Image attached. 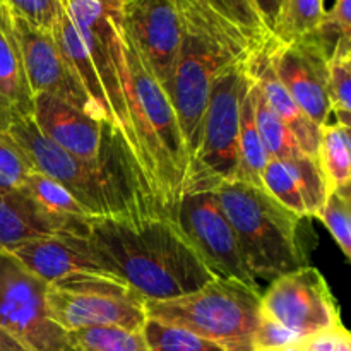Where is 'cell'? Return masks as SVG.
I'll use <instances>...</instances> for the list:
<instances>
[{
  "label": "cell",
  "instance_id": "cell-1",
  "mask_svg": "<svg viewBox=\"0 0 351 351\" xmlns=\"http://www.w3.org/2000/svg\"><path fill=\"white\" fill-rule=\"evenodd\" d=\"M86 237L106 269L144 300L184 297L216 278L167 216L91 219Z\"/></svg>",
  "mask_w": 351,
  "mask_h": 351
},
{
  "label": "cell",
  "instance_id": "cell-2",
  "mask_svg": "<svg viewBox=\"0 0 351 351\" xmlns=\"http://www.w3.org/2000/svg\"><path fill=\"white\" fill-rule=\"evenodd\" d=\"M175 2L180 16L182 41L171 79L170 101L191 163L199 146L213 82L233 62L249 57L259 47L208 3Z\"/></svg>",
  "mask_w": 351,
  "mask_h": 351
},
{
  "label": "cell",
  "instance_id": "cell-3",
  "mask_svg": "<svg viewBox=\"0 0 351 351\" xmlns=\"http://www.w3.org/2000/svg\"><path fill=\"white\" fill-rule=\"evenodd\" d=\"M125 88L139 160L161 216L177 218L187 177V151L170 98L122 36Z\"/></svg>",
  "mask_w": 351,
  "mask_h": 351
},
{
  "label": "cell",
  "instance_id": "cell-4",
  "mask_svg": "<svg viewBox=\"0 0 351 351\" xmlns=\"http://www.w3.org/2000/svg\"><path fill=\"white\" fill-rule=\"evenodd\" d=\"M0 136L26 158L34 171L60 184L93 219L160 215L144 195L123 184L112 171L81 160L51 143L38 130L31 115L2 113Z\"/></svg>",
  "mask_w": 351,
  "mask_h": 351
},
{
  "label": "cell",
  "instance_id": "cell-5",
  "mask_svg": "<svg viewBox=\"0 0 351 351\" xmlns=\"http://www.w3.org/2000/svg\"><path fill=\"white\" fill-rule=\"evenodd\" d=\"M228 218L247 269L256 280L311 266L302 242V219L274 201L264 189L228 182L215 191Z\"/></svg>",
  "mask_w": 351,
  "mask_h": 351
},
{
  "label": "cell",
  "instance_id": "cell-6",
  "mask_svg": "<svg viewBox=\"0 0 351 351\" xmlns=\"http://www.w3.org/2000/svg\"><path fill=\"white\" fill-rule=\"evenodd\" d=\"M146 315L161 324L201 336L223 351H254L252 338L261 317V291L242 281L216 276L184 297L146 300Z\"/></svg>",
  "mask_w": 351,
  "mask_h": 351
},
{
  "label": "cell",
  "instance_id": "cell-7",
  "mask_svg": "<svg viewBox=\"0 0 351 351\" xmlns=\"http://www.w3.org/2000/svg\"><path fill=\"white\" fill-rule=\"evenodd\" d=\"M249 57L233 62L213 82L197 151L187 168L184 195L215 192L237 178L240 115L250 82Z\"/></svg>",
  "mask_w": 351,
  "mask_h": 351
},
{
  "label": "cell",
  "instance_id": "cell-8",
  "mask_svg": "<svg viewBox=\"0 0 351 351\" xmlns=\"http://www.w3.org/2000/svg\"><path fill=\"white\" fill-rule=\"evenodd\" d=\"M50 319L64 331L122 328L143 331L146 300L123 281L108 276H74L47 285Z\"/></svg>",
  "mask_w": 351,
  "mask_h": 351
},
{
  "label": "cell",
  "instance_id": "cell-9",
  "mask_svg": "<svg viewBox=\"0 0 351 351\" xmlns=\"http://www.w3.org/2000/svg\"><path fill=\"white\" fill-rule=\"evenodd\" d=\"M60 2L71 16L91 57L108 103L110 120L122 134L127 146L136 154L141 165L139 147H137L125 88H123L125 58H123L120 19L113 16L99 0H60Z\"/></svg>",
  "mask_w": 351,
  "mask_h": 351
},
{
  "label": "cell",
  "instance_id": "cell-10",
  "mask_svg": "<svg viewBox=\"0 0 351 351\" xmlns=\"http://www.w3.org/2000/svg\"><path fill=\"white\" fill-rule=\"evenodd\" d=\"M0 328L29 351H72L67 331L50 319L47 285L0 254Z\"/></svg>",
  "mask_w": 351,
  "mask_h": 351
},
{
  "label": "cell",
  "instance_id": "cell-11",
  "mask_svg": "<svg viewBox=\"0 0 351 351\" xmlns=\"http://www.w3.org/2000/svg\"><path fill=\"white\" fill-rule=\"evenodd\" d=\"M261 314L280 322L300 339L343 324L328 281L314 266L271 281L266 293L261 295Z\"/></svg>",
  "mask_w": 351,
  "mask_h": 351
},
{
  "label": "cell",
  "instance_id": "cell-12",
  "mask_svg": "<svg viewBox=\"0 0 351 351\" xmlns=\"http://www.w3.org/2000/svg\"><path fill=\"white\" fill-rule=\"evenodd\" d=\"M175 221L215 276L259 288L243 263L235 233L215 192L185 194L178 204Z\"/></svg>",
  "mask_w": 351,
  "mask_h": 351
},
{
  "label": "cell",
  "instance_id": "cell-13",
  "mask_svg": "<svg viewBox=\"0 0 351 351\" xmlns=\"http://www.w3.org/2000/svg\"><path fill=\"white\" fill-rule=\"evenodd\" d=\"M120 33L136 48L149 74L170 98L182 41L175 0H129L120 14Z\"/></svg>",
  "mask_w": 351,
  "mask_h": 351
},
{
  "label": "cell",
  "instance_id": "cell-14",
  "mask_svg": "<svg viewBox=\"0 0 351 351\" xmlns=\"http://www.w3.org/2000/svg\"><path fill=\"white\" fill-rule=\"evenodd\" d=\"M14 36L19 45L24 74L33 95H48L69 103L74 108L98 120L110 122L108 117L93 103L74 74L69 62L58 50L53 36L48 31L36 29L23 19L10 16Z\"/></svg>",
  "mask_w": 351,
  "mask_h": 351
},
{
  "label": "cell",
  "instance_id": "cell-15",
  "mask_svg": "<svg viewBox=\"0 0 351 351\" xmlns=\"http://www.w3.org/2000/svg\"><path fill=\"white\" fill-rule=\"evenodd\" d=\"M267 48L278 79L302 112L315 125L329 123L332 113L328 95L329 51L311 34L288 45L271 34Z\"/></svg>",
  "mask_w": 351,
  "mask_h": 351
},
{
  "label": "cell",
  "instance_id": "cell-16",
  "mask_svg": "<svg viewBox=\"0 0 351 351\" xmlns=\"http://www.w3.org/2000/svg\"><path fill=\"white\" fill-rule=\"evenodd\" d=\"M2 254L16 261L45 285L74 276L115 278L101 263L86 235L55 233L33 237Z\"/></svg>",
  "mask_w": 351,
  "mask_h": 351
},
{
  "label": "cell",
  "instance_id": "cell-17",
  "mask_svg": "<svg viewBox=\"0 0 351 351\" xmlns=\"http://www.w3.org/2000/svg\"><path fill=\"white\" fill-rule=\"evenodd\" d=\"M269 40V38H267ZM267 40L252 51L249 57V72L252 75L254 81L259 86L261 93L266 98L267 105L274 110L278 117L283 120L285 125L291 132V136L297 141L298 147L302 153L307 156L315 158L317 156L319 147V132L321 127L315 125L304 112L300 106L295 103L290 93L287 91L281 81L278 79L276 72H274L273 64H271L269 48H267Z\"/></svg>",
  "mask_w": 351,
  "mask_h": 351
},
{
  "label": "cell",
  "instance_id": "cell-18",
  "mask_svg": "<svg viewBox=\"0 0 351 351\" xmlns=\"http://www.w3.org/2000/svg\"><path fill=\"white\" fill-rule=\"evenodd\" d=\"M17 189L58 233L88 235L89 213L50 177L33 170Z\"/></svg>",
  "mask_w": 351,
  "mask_h": 351
},
{
  "label": "cell",
  "instance_id": "cell-19",
  "mask_svg": "<svg viewBox=\"0 0 351 351\" xmlns=\"http://www.w3.org/2000/svg\"><path fill=\"white\" fill-rule=\"evenodd\" d=\"M31 112L33 95L24 74L19 45L14 36L9 10L0 3V115H31Z\"/></svg>",
  "mask_w": 351,
  "mask_h": 351
},
{
  "label": "cell",
  "instance_id": "cell-20",
  "mask_svg": "<svg viewBox=\"0 0 351 351\" xmlns=\"http://www.w3.org/2000/svg\"><path fill=\"white\" fill-rule=\"evenodd\" d=\"M58 233L29 201L7 180L0 178V254L16 243L40 235Z\"/></svg>",
  "mask_w": 351,
  "mask_h": 351
},
{
  "label": "cell",
  "instance_id": "cell-21",
  "mask_svg": "<svg viewBox=\"0 0 351 351\" xmlns=\"http://www.w3.org/2000/svg\"><path fill=\"white\" fill-rule=\"evenodd\" d=\"M50 33L51 36H53L55 43H57L58 50L62 51V55H64L65 60L69 62V65L72 67L74 74L77 75L79 82L82 84L84 91L88 93V96L93 99V103H95L110 120L108 103H106L105 93H103L101 82H99L98 74H96L95 65H93L91 57H89L88 50H86L84 43H82L81 36H79L77 29H75L74 23H72L71 16H69V12L65 10L64 5H60V9H58L57 19H55L53 27H51ZM110 122H112V120H110Z\"/></svg>",
  "mask_w": 351,
  "mask_h": 351
},
{
  "label": "cell",
  "instance_id": "cell-22",
  "mask_svg": "<svg viewBox=\"0 0 351 351\" xmlns=\"http://www.w3.org/2000/svg\"><path fill=\"white\" fill-rule=\"evenodd\" d=\"M319 168L324 178L326 192L350 191L351 184V141L350 129L339 123H326L319 132Z\"/></svg>",
  "mask_w": 351,
  "mask_h": 351
},
{
  "label": "cell",
  "instance_id": "cell-23",
  "mask_svg": "<svg viewBox=\"0 0 351 351\" xmlns=\"http://www.w3.org/2000/svg\"><path fill=\"white\" fill-rule=\"evenodd\" d=\"M267 160H269V154L264 147L256 120H254L252 91H250L249 82V89H247L242 103V115H240L239 168H237L235 180L263 189V170Z\"/></svg>",
  "mask_w": 351,
  "mask_h": 351
},
{
  "label": "cell",
  "instance_id": "cell-24",
  "mask_svg": "<svg viewBox=\"0 0 351 351\" xmlns=\"http://www.w3.org/2000/svg\"><path fill=\"white\" fill-rule=\"evenodd\" d=\"M250 91H252L254 120H256L257 130H259V136L263 139V144L269 158L287 160V158H293L300 154L302 149L298 147L295 137L291 136V132L285 125L283 120L267 105L266 98L261 93L259 86L254 81L252 75H250Z\"/></svg>",
  "mask_w": 351,
  "mask_h": 351
},
{
  "label": "cell",
  "instance_id": "cell-25",
  "mask_svg": "<svg viewBox=\"0 0 351 351\" xmlns=\"http://www.w3.org/2000/svg\"><path fill=\"white\" fill-rule=\"evenodd\" d=\"M328 95L339 125L351 122V40L343 38L328 58Z\"/></svg>",
  "mask_w": 351,
  "mask_h": 351
},
{
  "label": "cell",
  "instance_id": "cell-26",
  "mask_svg": "<svg viewBox=\"0 0 351 351\" xmlns=\"http://www.w3.org/2000/svg\"><path fill=\"white\" fill-rule=\"evenodd\" d=\"M324 12V0H283L271 34L280 43H293L314 33Z\"/></svg>",
  "mask_w": 351,
  "mask_h": 351
},
{
  "label": "cell",
  "instance_id": "cell-27",
  "mask_svg": "<svg viewBox=\"0 0 351 351\" xmlns=\"http://www.w3.org/2000/svg\"><path fill=\"white\" fill-rule=\"evenodd\" d=\"M72 351H149L143 331L89 328L67 332Z\"/></svg>",
  "mask_w": 351,
  "mask_h": 351
},
{
  "label": "cell",
  "instance_id": "cell-28",
  "mask_svg": "<svg viewBox=\"0 0 351 351\" xmlns=\"http://www.w3.org/2000/svg\"><path fill=\"white\" fill-rule=\"evenodd\" d=\"M280 161L285 165L288 173L291 175V178L297 184L298 192L304 199L305 209H307V216L314 218L315 213L319 211V208L324 204L326 197H328L324 178H322L317 160L300 153L297 156Z\"/></svg>",
  "mask_w": 351,
  "mask_h": 351
},
{
  "label": "cell",
  "instance_id": "cell-29",
  "mask_svg": "<svg viewBox=\"0 0 351 351\" xmlns=\"http://www.w3.org/2000/svg\"><path fill=\"white\" fill-rule=\"evenodd\" d=\"M149 351H223L218 345L197 335L147 319L143 328Z\"/></svg>",
  "mask_w": 351,
  "mask_h": 351
},
{
  "label": "cell",
  "instance_id": "cell-30",
  "mask_svg": "<svg viewBox=\"0 0 351 351\" xmlns=\"http://www.w3.org/2000/svg\"><path fill=\"white\" fill-rule=\"evenodd\" d=\"M206 3L218 16L239 27L257 47H261L271 36L257 12L254 0H206Z\"/></svg>",
  "mask_w": 351,
  "mask_h": 351
},
{
  "label": "cell",
  "instance_id": "cell-31",
  "mask_svg": "<svg viewBox=\"0 0 351 351\" xmlns=\"http://www.w3.org/2000/svg\"><path fill=\"white\" fill-rule=\"evenodd\" d=\"M314 218H319L329 230L331 237L346 259H351V211L350 191L332 192L326 197Z\"/></svg>",
  "mask_w": 351,
  "mask_h": 351
},
{
  "label": "cell",
  "instance_id": "cell-32",
  "mask_svg": "<svg viewBox=\"0 0 351 351\" xmlns=\"http://www.w3.org/2000/svg\"><path fill=\"white\" fill-rule=\"evenodd\" d=\"M263 189L274 199L280 202L288 211L295 213L300 218H308L307 209H305L304 199L298 192L297 184L288 173L285 165L276 158H269L263 170Z\"/></svg>",
  "mask_w": 351,
  "mask_h": 351
},
{
  "label": "cell",
  "instance_id": "cell-33",
  "mask_svg": "<svg viewBox=\"0 0 351 351\" xmlns=\"http://www.w3.org/2000/svg\"><path fill=\"white\" fill-rule=\"evenodd\" d=\"M311 34L329 53L339 40H351V0H335L331 9L324 12L317 29Z\"/></svg>",
  "mask_w": 351,
  "mask_h": 351
},
{
  "label": "cell",
  "instance_id": "cell-34",
  "mask_svg": "<svg viewBox=\"0 0 351 351\" xmlns=\"http://www.w3.org/2000/svg\"><path fill=\"white\" fill-rule=\"evenodd\" d=\"M10 16L23 19L36 29L50 33L57 19L60 0H2Z\"/></svg>",
  "mask_w": 351,
  "mask_h": 351
},
{
  "label": "cell",
  "instance_id": "cell-35",
  "mask_svg": "<svg viewBox=\"0 0 351 351\" xmlns=\"http://www.w3.org/2000/svg\"><path fill=\"white\" fill-rule=\"evenodd\" d=\"M298 341L300 338L295 332L283 328L280 322L273 321L267 315L261 314L259 324H257L252 338L254 351H281Z\"/></svg>",
  "mask_w": 351,
  "mask_h": 351
},
{
  "label": "cell",
  "instance_id": "cell-36",
  "mask_svg": "<svg viewBox=\"0 0 351 351\" xmlns=\"http://www.w3.org/2000/svg\"><path fill=\"white\" fill-rule=\"evenodd\" d=\"M33 171L26 158L9 143L3 136H0V178L19 187L24 178Z\"/></svg>",
  "mask_w": 351,
  "mask_h": 351
},
{
  "label": "cell",
  "instance_id": "cell-37",
  "mask_svg": "<svg viewBox=\"0 0 351 351\" xmlns=\"http://www.w3.org/2000/svg\"><path fill=\"white\" fill-rule=\"evenodd\" d=\"M281 2H283V0H254L257 12H259L264 26L267 27V31H269V33H273V29H274L278 14H280Z\"/></svg>",
  "mask_w": 351,
  "mask_h": 351
},
{
  "label": "cell",
  "instance_id": "cell-38",
  "mask_svg": "<svg viewBox=\"0 0 351 351\" xmlns=\"http://www.w3.org/2000/svg\"><path fill=\"white\" fill-rule=\"evenodd\" d=\"M0 351H29V350L24 348V346L21 345L14 336H10L5 329L0 328Z\"/></svg>",
  "mask_w": 351,
  "mask_h": 351
},
{
  "label": "cell",
  "instance_id": "cell-39",
  "mask_svg": "<svg viewBox=\"0 0 351 351\" xmlns=\"http://www.w3.org/2000/svg\"><path fill=\"white\" fill-rule=\"evenodd\" d=\"M332 351H351V336L345 326H341V328L336 331L335 350Z\"/></svg>",
  "mask_w": 351,
  "mask_h": 351
},
{
  "label": "cell",
  "instance_id": "cell-40",
  "mask_svg": "<svg viewBox=\"0 0 351 351\" xmlns=\"http://www.w3.org/2000/svg\"><path fill=\"white\" fill-rule=\"evenodd\" d=\"M99 2H101L103 5H105L106 9H108L110 12L113 14V16L119 17V19H120V14H122L123 5H125L129 0H99Z\"/></svg>",
  "mask_w": 351,
  "mask_h": 351
},
{
  "label": "cell",
  "instance_id": "cell-41",
  "mask_svg": "<svg viewBox=\"0 0 351 351\" xmlns=\"http://www.w3.org/2000/svg\"><path fill=\"white\" fill-rule=\"evenodd\" d=\"M281 351H304V348H302V343L298 341V343H295V345L287 346V348L281 350Z\"/></svg>",
  "mask_w": 351,
  "mask_h": 351
},
{
  "label": "cell",
  "instance_id": "cell-42",
  "mask_svg": "<svg viewBox=\"0 0 351 351\" xmlns=\"http://www.w3.org/2000/svg\"><path fill=\"white\" fill-rule=\"evenodd\" d=\"M187 2H192V3H206V0H187Z\"/></svg>",
  "mask_w": 351,
  "mask_h": 351
},
{
  "label": "cell",
  "instance_id": "cell-43",
  "mask_svg": "<svg viewBox=\"0 0 351 351\" xmlns=\"http://www.w3.org/2000/svg\"><path fill=\"white\" fill-rule=\"evenodd\" d=\"M0 3H3V2H2V0H0Z\"/></svg>",
  "mask_w": 351,
  "mask_h": 351
}]
</instances>
